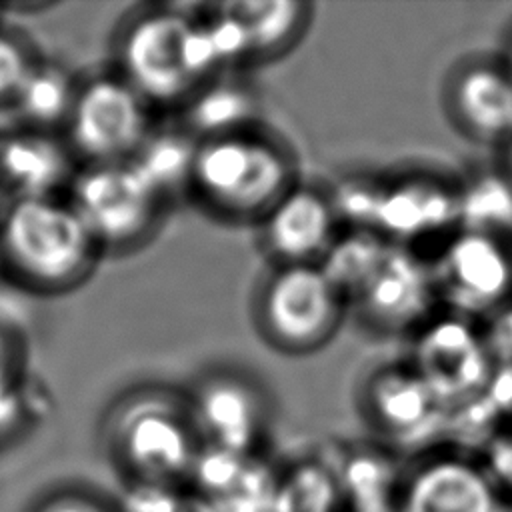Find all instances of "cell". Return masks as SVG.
I'll use <instances>...</instances> for the list:
<instances>
[{
	"label": "cell",
	"mask_w": 512,
	"mask_h": 512,
	"mask_svg": "<svg viewBox=\"0 0 512 512\" xmlns=\"http://www.w3.org/2000/svg\"><path fill=\"white\" fill-rule=\"evenodd\" d=\"M340 480L324 464L304 462L276 482L270 512H336Z\"/></svg>",
	"instance_id": "24"
},
{
	"label": "cell",
	"mask_w": 512,
	"mask_h": 512,
	"mask_svg": "<svg viewBox=\"0 0 512 512\" xmlns=\"http://www.w3.org/2000/svg\"><path fill=\"white\" fill-rule=\"evenodd\" d=\"M34 60L20 38L0 32V102L14 100Z\"/></svg>",
	"instance_id": "25"
},
{
	"label": "cell",
	"mask_w": 512,
	"mask_h": 512,
	"mask_svg": "<svg viewBox=\"0 0 512 512\" xmlns=\"http://www.w3.org/2000/svg\"><path fill=\"white\" fill-rule=\"evenodd\" d=\"M390 246L392 242L376 230L344 228L318 264L350 306L352 298L382 262Z\"/></svg>",
	"instance_id": "22"
},
{
	"label": "cell",
	"mask_w": 512,
	"mask_h": 512,
	"mask_svg": "<svg viewBox=\"0 0 512 512\" xmlns=\"http://www.w3.org/2000/svg\"><path fill=\"white\" fill-rule=\"evenodd\" d=\"M102 254L64 196L14 198L0 216V258L38 292L78 288Z\"/></svg>",
	"instance_id": "1"
},
{
	"label": "cell",
	"mask_w": 512,
	"mask_h": 512,
	"mask_svg": "<svg viewBox=\"0 0 512 512\" xmlns=\"http://www.w3.org/2000/svg\"><path fill=\"white\" fill-rule=\"evenodd\" d=\"M346 308V298L320 264H274L258 288L254 316L266 342L304 354L336 334Z\"/></svg>",
	"instance_id": "5"
},
{
	"label": "cell",
	"mask_w": 512,
	"mask_h": 512,
	"mask_svg": "<svg viewBox=\"0 0 512 512\" xmlns=\"http://www.w3.org/2000/svg\"><path fill=\"white\" fill-rule=\"evenodd\" d=\"M248 44L250 60L272 58L288 50L310 22L312 6L306 2H226Z\"/></svg>",
	"instance_id": "21"
},
{
	"label": "cell",
	"mask_w": 512,
	"mask_h": 512,
	"mask_svg": "<svg viewBox=\"0 0 512 512\" xmlns=\"http://www.w3.org/2000/svg\"><path fill=\"white\" fill-rule=\"evenodd\" d=\"M178 124L196 140L258 128V92L232 72L202 82L182 104Z\"/></svg>",
	"instance_id": "18"
},
{
	"label": "cell",
	"mask_w": 512,
	"mask_h": 512,
	"mask_svg": "<svg viewBox=\"0 0 512 512\" xmlns=\"http://www.w3.org/2000/svg\"><path fill=\"white\" fill-rule=\"evenodd\" d=\"M66 200L102 252L138 248L156 232L166 210L130 162L80 166Z\"/></svg>",
	"instance_id": "6"
},
{
	"label": "cell",
	"mask_w": 512,
	"mask_h": 512,
	"mask_svg": "<svg viewBox=\"0 0 512 512\" xmlns=\"http://www.w3.org/2000/svg\"><path fill=\"white\" fill-rule=\"evenodd\" d=\"M256 226L274 264H318L342 230L330 192L300 180Z\"/></svg>",
	"instance_id": "14"
},
{
	"label": "cell",
	"mask_w": 512,
	"mask_h": 512,
	"mask_svg": "<svg viewBox=\"0 0 512 512\" xmlns=\"http://www.w3.org/2000/svg\"><path fill=\"white\" fill-rule=\"evenodd\" d=\"M204 444L236 454H256L268 432L270 402L262 386L244 372H206L186 394Z\"/></svg>",
	"instance_id": "9"
},
{
	"label": "cell",
	"mask_w": 512,
	"mask_h": 512,
	"mask_svg": "<svg viewBox=\"0 0 512 512\" xmlns=\"http://www.w3.org/2000/svg\"><path fill=\"white\" fill-rule=\"evenodd\" d=\"M0 370H6V340L0 334Z\"/></svg>",
	"instance_id": "30"
},
{
	"label": "cell",
	"mask_w": 512,
	"mask_h": 512,
	"mask_svg": "<svg viewBox=\"0 0 512 512\" xmlns=\"http://www.w3.org/2000/svg\"><path fill=\"white\" fill-rule=\"evenodd\" d=\"M362 406L394 448H418L448 428L450 408L410 366H382L364 382Z\"/></svg>",
	"instance_id": "11"
},
{
	"label": "cell",
	"mask_w": 512,
	"mask_h": 512,
	"mask_svg": "<svg viewBox=\"0 0 512 512\" xmlns=\"http://www.w3.org/2000/svg\"><path fill=\"white\" fill-rule=\"evenodd\" d=\"M296 182L292 152L258 126L198 140L190 194L224 220L258 222Z\"/></svg>",
	"instance_id": "2"
},
{
	"label": "cell",
	"mask_w": 512,
	"mask_h": 512,
	"mask_svg": "<svg viewBox=\"0 0 512 512\" xmlns=\"http://www.w3.org/2000/svg\"><path fill=\"white\" fill-rule=\"evenodd\" d=\"M106 430L110 452L136 484L178 486L192 476L204 444L186 396L156 388L124 396Z\"/></svg>",
	"instance_id": "3"
},
{
	"label": "cell",
	"mask_w": 512,
	"mask_h": 512,
	"mask_svg": "<svg viewBox=\"0 0 512 512\" xmlns=\"http://www.w3.org/2000/svg\"><path fill=\"white\" fill-rule=\"evenodd\" d=\"M198 140L180 124L152 126L128 160L154 194L168 206L192 190V168Z\"/></svg>",
	"instance_id": "19"
},
{
	"label": "cell",
	"mask_w": 512,
	"mask_h": 512,
	"mask_svg": "<svg viewBox=\"0 0 512 512\" xmlns=\"http://www.w3.org/2000/svg\"><path fill=\"white\" fill-rule=\"evenodd\" d=\"M78 168L60 132L24 126L0 138V180L12 190V200L62 196Z\"/></svg>",
	"instance_id": "15"
},
{
	"label": "cell",
	"mask_w": 512,
	"mask_h": 512,
	"mask_svg": "<svg viewBox=\"0 0 512 512\" xmlns=\"http://www.w3.org/2000/svg\"><path fill=\"white\" fill-rule=\"evenodd\" d=\"M80 80L56 60H34L12 104L26 128L60 132L72 110Z\"/></svg>",
	"instance_id": "20"
},
{
	"label": "cell",
	"mask_w": 512,
	"mask_h": 512,
	"mask_svg": "<svg viewBox=\"0 0 512 512\" xmlns=\"http://www.w3.org/2000/svg\"><path fill=\"white\" fill-rule=\"evenodd\" d=\"M458 226L502 238L512 236V182L486 174L458 190Z\"/></svg>",
	"instance_id": "23"
},
{
	"label": "cell",
	"mask_w": 512,
	"mask_h": 512,
	"mask_svg": "<svg viewBox=\"0 0 512 512\" xmlns=\"http://www.w3.org/2000/svg\"><path fill=\"white\" fill-rule=\"evenodd\" d=\"M504 70L510 74L512 78V38H510V44H508V50H506V58H504Z\"/></svg>",
	"instance_id": "29"
},
{
	"label": "cell",
	"mask_w": 512,
	"mask_h": 512,
	"mask_svg": "<svg viewBox=\"0 0 512 512\" xmlns=\"http://www.w3.org/2000/svg\"><path fill=\"white\" fill-rule=\"evenodd\" d=\"M438 300L432 266L394 244L352 298L360 318L380 332L420 330Z\"/></svg>",
	"instance_id": "12"
},
{
	"label": "cell",
	"mask_w": 512,
	"mask_h": 512,
	"mask_svg": "<svg viewBox=\"0 0 512 512\" xmlns=\"http://www.w3.org/2000/svg\"><path fill=\"white\" fill-rule=\"evenodd\" d=\"M152 106L116 72L80 80L62 136L80 166L128 162L152 130Z\"/></svg>",
	"instance_id": "7"
},
{
	"label": "cell",
	"mask_w": 512,
	"mask_h": 512,
	"mask_svg": "<svg viewBox=\"0 0 512 512\" xmlns=\"http://www.w3.org/2000/svg\"><path fill=\"white\" fill-rule=\"evenodd\" d=\"M506 498L480 462L434 454L398 482L394 512H504Z\"/></svg>",
	"instance_id": "13"
},
{
	"label": "cell",
	"mask_w": 512,
	"mask_h": 512,
	"mask_svg": "<svg viewBox=\"0 0 512 512\" xmlns=\"http://www.w3.org/2000/svg\"><path fill=\"white\" fill-rule=\"evenodd\" d=\"M502 146H504V176L512 182V134Z\"/></svg>",
	"instance_id": "28"
},
{
	"label": "cell",
	"mask_w": 512,
	"mask_h": 512,
	"mask_svg": "<svg viewBox=\"0 0 512 512\" xmlns=\"http://www.w3.org/2000/svg\"><path fill=\"white\" fill-rule=\"evenodd\" d=\"M458 224V190L432 178H404L380 184L374 230L406 246Z\"/></svg>",
	"instance_id": "16"
},
{
	"label": "cell",
	"mask_w": 512,
	"mask_h": 512,
	"mask_svg": "<svg viewBox=\"0 0 512 512\" xmlns=\"http://www.w3.org/2000/svg\"><path fill=\"white\" fill-rule=\"evenodd\" d=\"M450 104L460 128L476 140L504 144L512 134V78L502 64L462 68L452 82Z\"/></svg>",
	"instance_id": "17"
},
{
	"label": "cell",
	"mask_w": 512,
	"mask_h": 512,
	"mask_svg": "<svg viewBox=\"0 0 512 512\" xmlns=\"http://www.w3.org/2000/svg\"><path fill=\"white\" fill-rule=\"evenodd\" d=\"M0 262H2V258H0Z\"/></svg>",
	"instance_id": "32"
},
{
	"label": "cell",
	"mask_w": 512,
	"mask_h": 512,
	"mask_svg": "<svg viewBox=\"0 0 512 512\" xmlns=\"http://www.w3.org/2000/svg\"><path fill=\"white\" fill-rule=\"evenodd\" d=\"M484 334L464 318L428 320L416 330L410 366L448 408L466 404L490 386L494 364Z\"/></svg>",
	"instance_id": "10"
},
{
	"label": "cell",
	"mask_w": 512,
	"mask_h": 512,
	"mask_svg": "<svg viewBox=\"0 0 512 512\" xmlns=\"http://www.w3.org/2000/svg\"><path fill=\"white\" fill-rule=\"evenodd\" d=\"M438 300L460 314H498L512 304L510 238L462 230L432 264Z\"/></svg>",
	"instance_id": "8"
},
{
	"label": "cell",
	"mask_w": 512,
	"mask_h": 512,
	"mask_svg": "<svg viewBox=\"0 0 512 512\" xmlns=\"http://www.w3.org/2000/svg\"><path fill=\"white\" fill-rule=\"evenodd\" d=\"M194 18L184 8L156 6L126 20L116 36V74L152 108H180L200 86L190 60Z\"/></svg>",
	"instance_id": "4"
},
{
	"label": "cell",
	"mask_w": 512,
	"mask_h": 512,
	"mask_svg": "<svg viewBox=\"0 0 512 512\" xmlns=\"http://www.w3.org/2000/svg\"><path fill=\"white\" fill-rule=\"evenodd\" d=\"M34 512H112L100 500L80 492H60L46 498Z\"/></svg>",
	"instance_id": "26"
},
{
	"label": "cell",
	"mask_w": 512,
	"mask_h": 512,
	"mask_svg": "<svg viewBox=\"0 0 512 512\" xmlns=\"http://www.w3.org/2000/svg\"><path fill=\"white\" fill-rule=\"evenodd\" d=\"M22 398L6 370H0V434L8 432L22 418Z\"/></svg>",
	"instance_id": "27"
},
{
	"label": "cell",
	"mask_w": 512,
	"mask_h": 512,
	"mask_svg": "<svg viewBox=\"0 0 512 512\" xmlns=\"http://www.w3.org/2000/svg\"><path fill=\"white\" fill-rule=\"evenodd\" d=\"M504 512H512V496L506 498V506H504Z\"/></svg>",
	"instance_id": "31"
}]
</instances>
